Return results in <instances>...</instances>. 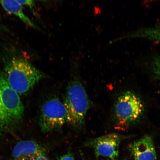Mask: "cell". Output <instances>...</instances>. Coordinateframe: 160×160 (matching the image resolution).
<instances>
[{
  "instance_id": "3",
  "label": "cell",
  "mask_w": 160,
  "mask_h": 160,
  "mask_svg": "<svg viewBox=\"0 0 160 160\" xmlns=\"http://www.w3.org/2000/svg\"><path fill=\"white\" fill-rule=\"evenodd\" d=\"M24 111L20 95L0 72V129L2 131L17 125L22 119Z\"/></svg>"
},
{
  "instance_id": "14",
  "label": "cell",
  "mask_w": 160,
  "mask_h": 160,
  "mask_svg": "<svg viewBox=\"0 0 160 160\" xmlns=\"http://www.w3.org/2000/svg\"><path fill=\"white\" fill-rule=\"evenodd\" d=\"M58 160H75L73 155L71 152L60 157Z\"/></svg>"
},
{
  "instance_id": "10",
  "label": "cell",
  "mask_w": 160,
  "mask_h": 160,
  "mask_svg": "<svg viewBox=\"0 0 160 160\" xmlns=\"http://www.w3.org/2000/svg\"><path fill=\"white\" fill-rule=\"evenodd\" d=\"M0 4L7 12L16 16L26 25L33 28L39 29L38 27L25 14L23 6L17 1H0Z\"/></svg>"
},
{
  "instance_id": "6",
  "label": "cell",
  "mask_w": 160,
  "mask_h": 160,
  "mask_svg": "<svg viewBox=\"0 0 160 160\" xmlns=\"http://www.w3.org/2000/svg\"><path fill=\"white\" fill-rule=\"evenodd\" d=\"M121 139V136L117 134H109L90 140L86 145L92 147L97 157H103L116 160L119 157Z\"/></svg>"
},
{
  "instance_id": "7",
  "label": "cell",
  "mask_w": 160,
  "mask_h": 160,
  "mask_svg": "<svg viewBox=\"0 0 160 160\" xmlns=\"http://www.w3.org/2000/svg\"><path fill=\"white\" fill-rule=\"evenodd\" d=\"M131 152L135 160H157L154 143L148 135L134 142L131 146Z\"/></svg>"
},
{
  "instance_id": "12",
  "label": "cell",
  "mask_w": 160,
  "mask_h": 160,
  "mask_svg": "<svg viewBox=\"0 0 160 160\" xmlns=\"http://www.w3.org/2000/svg\"><path fill=\"white\" fill-rule=\"evenodd\" d=\"M14 160H48V159L45 149H44L37 155L25 158L14 159Z\"/></svg>"
},
{
  "instance_id": "9",
  "label": "cell",
  "mask_w": 160,
  "mask_h": 160,
  "mask_svg": "<svg viewBox=\"0 0 160 160\" xmlns=\"http://www.w3.org/2000/svg\"><path fill=\"white\" fill-rule=\"evenodd\" d=\"M144 38L160 44V24L154 27L142 28L119 37L111 41V43L124 39Z\"/></svg>"
},
{
  "instance_id": "2",
  "label": "cell",
  "mask_w": 160,
  "mask_h": 160,
  "mask_svg": "<svg viewBox=\"0 0 160 160\" xmlns=\"http://www.w3.org/2000/svg\"><path fill=\"white\" fill-rule=\"evenodd\" d=\"M3 73L10 87L19 95L27 93L47 77L29 61L19 58L7 62Z\"/></svg>"
},
{
  "instance_id": "13",
  "label": "cell",
  "mask_w": 160,
  "mask_h": 160,
  "mask_svg": "<svg viewBox=\"0 0 160 160\" xmlns=\"http://www.w3.org/2000/svg\"><path fill=\"white\" fill-rule=\"evenodd\" d=\"M22 6H28L31 9H34L35 8V4L34 1H17Z\"/></svg>"
},
{
  "instance_id": "4",
  "label": "cell",
  "mask_w": 160,
  "mask_h": 160,
  "mask_svg": "<svg viewBox=\"0 0 160 160\" xmlns=\"http://www.w3.org/2000/svg\"><path fill=\"white\" fill-rule=\"evenodd\" d=\"M141 99L134 93L127 91L118 98L113 109L116 129L125 130L137 121L143 112Z\"/></svg>"
},
{
  "instance_id": "16",
  "label": "cell",
  "mask_w": 160,
  "mask_h": 160,
  "mask_svg": "<svg viewBox=\"0 0 160 160\" xmlns=\"http://www.w3.org/2000/svg\"><path fill=\"white\" fill-rule=\"evenodd\" d=\"M2 131L0 129V136H1Z\"/></svg>"
},
{
  "instance_id": "8",
  "label": "cell",
  "mask_w": 160,
  "mask_h": 160,
  "mask_svg": "<svg viewBox=\"0 0 160 160\" xmlns=\"http://www.w3.org/2000/svg\"><path fill=\"white\" fill-rule=\"evenodd\" d=\"M38 143L32 140H24L19 142L13 148V159L25 158L38 154L44 150Z\"/></svg>"
},
{
  "instance_id": "15",
  "label": "cell",
  "mask_w": 160,
  "mask_h": 160,
  "mask_svg": "<svg viewBox=\"0 0 160 160\" xmlns=\"http://www.w3.org/2000/svg\"><path fill=\"white\" fill-rule=\"evenodd\" d=\"M4 30H6L5 27H3V26L0 22V32L4 31Z\"/></svg>"
},
{
  "instance_id": "1",
  "label": "cell",
  "mask_w": 160,
  "mask_h": 160,
  "mask_svg": "<svg viewBox=\"0 0 160 160\" xmlns=\"http://www.w3.org/2000/svg\"><path fill=\"white\" fill-rule=\"evenodd\" d=\"M70 79L63 102L67 111V123L76 130L84 125L90 107L88 97L79 76L80 62L75 58L70 60Z\"/></svg>"
},
{
  "instance_id": "11",
  "label": "cell",
  "mask_w": 160,
  "mask_h": 160,
  "mask_svg": "<svg viewBox=\"0 0 160 160\" xmlns=\"http://www.w3.org/2000/svg\"><path fill=\"white\" fill-rule=\"evenodd\" d=\"M151 71L156 78L160 80V57L155 56L153 58L150 64Z\"/></svg>"
},
{
  "instance_id": "5",
  "label": "cell",
  "mask_w": 160,
  "mask_h": 160,
  "mask_svg": "<svg viewBox=\"0 0 160 160\" xmlns=\"http://www.w3.org/2000/svg\"><path fill=\"white\" fill-rule=\"evenodd\" d=\"M67 120L65 106L58 98H50L42 105L39 122L43 133L59 131L67 123Z\"/></svg>"
}]
</instances>
